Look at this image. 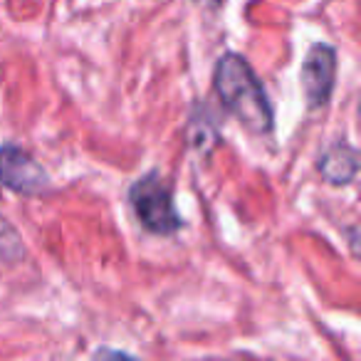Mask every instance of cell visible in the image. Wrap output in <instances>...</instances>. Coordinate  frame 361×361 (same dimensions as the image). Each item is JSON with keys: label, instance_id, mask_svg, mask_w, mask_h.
I'll use <instances>...</instances> for the list:
<instances>
[{"label": "cell", "instance_id": "6da1fadb", "mask_svg": "<svg viewBox=\"0 0 361 361\" xmlns=\"http://www.w3.org/2000/svg\"><path fill=\"white\" fill-rule=\"evenodd\" d=\"M213 92L221 106L255 136L275 129V106L252 65L238 52H223L213 67Z\"/></svg>", "mask_w": 361, "mask_h": 361}, {"label": "cell", "instance_id": "7a4b0ae2", "mask_svg": "<svg viewBox=\"0 0 361 361\" xmlns=\"http://www.w3.org/2000/svg\"><path fill=\"white\" fill-rule=\"evenodd\" d=\"M129 206L134 211L139 226L151 235H176L186 226L173 201V188L156 169L146 171L144 176L129 186Z\"/></svg>", "mask_w": 361, "mask_h": 361}, {"label": "cell", "instance_id": "3957f363", "mask_svg": "<svg viewBox=\"0 0 361 361\" xmlns=\"http://www.w3.org/2000/svg\"><path fill=\"white\" fill-rule=\"evenodd\" d=\"M336 72H339L336 47L329 45V42H314L307 50L300 70L302 92H305V102L310 111L329 104L331 94H334Z\"/></svg>", "mask_w": 361, "mask_h": 361}, {"label": "cell", "instance_id": "277c9868", "mask_svg": "<svg viewBox=\"0 0 361 361\" xmlns=\"http://www.w3.org/2000/svg\"><path fill=\"white\" fill-rule=\"evenodd\" d=\"M0 186L18 196L32 198L47 191L50 176L30 151L6 141L0 144Z\"/></svg>", "mask_w": 361, "mask_h": 361}, {"label": "cell", "instance_id": "5b68a950", "mask_svg": "<svg viewBox=\"0 0 361 361\" xmlns=\"http://www.w3.org/2000/svg\"><path fill=\"white\" fill-rule=\"evenodd\" d=\"M317 173L329 186H349L359 176V151L349 141L336 139L317 159Z\"/></svg>", "mask_w": 361, "mask_h": 361}, {"label": "cell", "instance_id": "8992f818", "mask_svg": "<svg viewBox=\"0 0 361 361\" xmlns=\"http://www.w3.org/2000/svg\"><path fill=\"white\" fill-rule=\"evenodd\" d=\"M23 255H25V247L18 228L6 216H0V262H18L23 260Z\"/></svg>", "mask_w": 361, "mask_h": 361}]
</instances>
